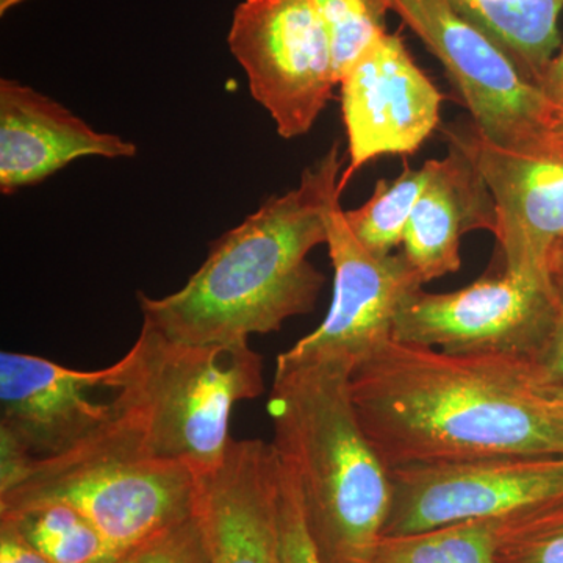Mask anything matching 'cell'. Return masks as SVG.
Instances as JSON below:
<instances>
[{
  "mask_svg": "<svg viewBox=\"0 0 563 563\" xmlns=\"http://www.w3.org/2000/svg\"><path fill=\"white\" fill-rule=\"evenodd\" d=\"M366 439L388 470L563 455V415L528 362L388 340L351 373Z\"/></svg>",
  "mask_w": 563,
  "mask_h": 563,
  "instance_id": "1",
  "label": "cell"
},
{
  "mask_svg": "<svg viewBox=\"0 0 563 563\" xmlns=\"http://www.w3.org/2000/svg\"><path fill=\"white\" fill-rule=\"evenodd\" d=\"M339 141L303 169L298 187L273 196L211 244L209 257L179 291L139 295L143 322L174 342L244 343L312 313L324 276L309 254L328 243V214L340 201Z\"/></svg>",
  "mask_w": 563,
  "mask_h": 563,
  "instance_id": "2",
  "label": "cell"
},
{
  "mask_svg": "<svg viewBox=\"0 0 563 563\" xmlns=\"http://www.w3.org/2000/svg\"><path fill=\"white\" fill-rule=\"evenodd\" d=\"M351 366L277 361L268 413L322 563H373L391 507L390 470L366 439Z\"/></svg>",
  "mask_w": 563,
  "mask_h": 563,
  "instance_id": "3",
  "label": "cell"
},
{
  "mask_svg": "<svg viewBox=\"0 0 563 563\" xmlns=\"http://www.w3.org/2000/svg\"><path fill=\"white\" fill-rule=\"evenodd\" d=\"M107 387L147 453L201 476L228 454L235 404L261 396L265 383L250 342H174L143 322L132 350L109 366Z\"/></svg>",
  "mask_w": 563,
  "mask_h": 563,
  "instance_id": "4",
  "label": "cell"
},
{
  "mask_svg": "<svg viewBox=\"0 0 563 563\" xmlns=\"http://www.w3.org/2000/svg\"><path fill=\"white\" fill-rule=\"evenodd\" d=\"M198 499V474L147 453L120 415L69 453L25 462L0 479V512L66 504L120 555L191 518Z\"/></svg>",
  "mask_w": 563,
  "mask_h": 563,
  "instance_id": "5",
  "label": "cell"
},
{
  "mask_svg": "<svg viewBox=\"0 0 563 563\" xmlns=\"http://www.w3.org/2000/svg\"><path fill=\"white\" fill-rule=\"evenodd\" d=\"M228 41L252 98L272 114L282 139L309 133L339 85L331 40L312 0H244Z\"/></svg>",
  "mask_w": 563,
  "mask_h": 563,
  "instance_id": "6",
  "label": "cell"
},
{
  "mask_svg": "<svg viewBox=\"0 0 563 563\" xmlns=\"http://www.w3.org/2000/svg\"><path fill=\"white\" fill-rule=\"evenodd\" d=\"M554 279L503 269L453 292L415 291L396 314L393 340L453 355L531 363L553 324Z\"/></svg>",
  "mask_w": 563,
  "mask_h": 563,
  "instance_id": "7",
  "label": "cell"
},
{
  "mask_svg": "<svg viewBox=\"0 0 563 563\" xmlns=\"http://www.w3.org/2000/svg\"><path fill=\"white\" fill-rule=\"evenodd\" d=\"M442 63L484 139L498 144L542 140L555 113L542 90L450 0H387Z\"/></svg>",
  "mask_w": 563,
  "mask_h": 563,
  "instance_id": "8",
  "label": "cell"
},
{
  "mask_svg": "<svg viewBox=\"0 0 563 563\" xmlns=\"http://www.w3.org/2000/svg\"><path fill=\"white\" fill-rule=\"evenodd\" d=\"M383 537L531 509L563 498V455L496 457L391 470Z\"/></svg>",
  "mask_w": 563,
  "mask_h": 563,
  "instance_id": "9",
  "label": "cell"
},
{
  "mask_svg": "<svg viewBox=\"0 0 563 563\" xmlns=\"http://www.w3.org/2000/svg\"><path fill=\"white\" fill-rule=\"evenodd\" d=\"M109 368L79 372L36 355L0 354V479L25 462L47 461L80 446L117 418L102 401ZM110 390V388H109Z\"/></svg>",
  "mask_w": 563,
  "mask_h": 563,
  "instance_id": "10",
  "label": "cell"
},
{
  "mask_svg": "<svg viewBox=\"0 0 563 563\" xmlns=\"http://www.w3.org/2000/svg\"><path fill=\"white\" fill-rule=\"evenodd\" d=\"M340 201L328 214V247L333 273V299L320 328L282 352L287 363L342 362L355 366L393 339L402 303L424 282L404 252L377 255L351 232Z\"/></svg>",
  "mask_w": 563,
  "mask_h": 563,
  "instance_id": "11",
  "label": "cell"
},
{
  "mask_svg": "<svg viewBox=\"0 0 563 563\" xmlns=\"http://www.w3.org/2000/svg\"><path fill=\"white\" fill-rule=\"evenodd\" d=\"M483 173L496 203L495 239L504 269L551 280L550 257L563 239V146L548 140L498 144L473 124L444 129Z\"/></svg>",
  "mask_w": 563,
  "mask_h": 563,
  "instance_id": "12",
  "label": "cell"
},
{
  "mask_svg": "<svg viewBox=\"0 0 563 563\" xmlns=\"http://www.w3.org/2000/svg\"><path fill=\"white\" fill-rule=\"evenodd\" d=\"M339 85L350 152L342 192L366 163L415 154L439 128L443 95L396 33H380Z\"/></svg>",
  "mask_w": 563,
  "mask_h": 563,
  "instance_id": "13",
  "label": "cell"
},
{
  "mask_svg": "<svg viewBox=\"0 0 563 563\" xmlns=\"http://www.w3.org/2000/svg\"><path fill=\"white\" fill-rule=\"evenodd\" d=\"M280 461L273 443L232 440L199 477L198 515L211 563H282L277 531Z\"/></svg>",
  "mask_w": 563,
  "mask_h": 563,
  "instance_id": "14",
  "label": "cell"
},
{
  "mask_svg": "<svg viewBox=\"0 0 563 563\" xmlns=\"http://www.w3.org/2000/svg\"><path fill=\"white\" fill-rule=\"evenodd\" d=\"M136 146L96 131L35 88L0 80V191L13 195L81 157L131 158Z\"/></svg>",
  "mask_w": 563,
  "mask_h": 563,
  "instance_id": "15",
  "label": "cell"
},
{
  "mask_svg": "<svg viewBox=\"0 0 563 563\" xmlns=\"http://www.w3.org/2000/svg\"><path fill=\"white\" fill-rule=\"evenodd\" d=\"M448 146V155L432 158L431 179L404 235V255L424 284L461 269L465 233L495 235L498 224L495 199L472 155L451 141Z\"/></svg>",
  "mask_w": 563,
  "mask_h": 563,
  "instance_id": "16",
  "label": "cell"
},
{
  "mask_svg": "<svg viewBox=\"0 0 563 563\" xmlns=\"http://www.w3.org/2000/svg\"><path fill=\"white\" fill-rule=\"evenodd\" d=\"M540 88L561 46L563 0H450Z\"/></svg>",
  "mask_w": 563,
  "mask_h": 563,
  "instance_id": "17",
  "label": "cell"
},
{
  "mask_svg": "<svg viewBox=\"0 0 563 563\" xmlns=\"http://www.w3.org/2000/svg\"><path fill=\"white\" fill-rule=\"evenodd\" d=\"M0 518L52 563H111L120 558L99 529L66 504H36L0 512Z\"/></svg>",
  "mask_w": 563,
  "mask_h": 563,
  "instance_id": "18",
  "label": "cell"
},
{
  "mask_svg": "<svg viewBox=\"0 0 563 563\" xmlns=\"http://www.w3.org/2000/svg\"><path fill=\"white\" fill-rule=\"evenodd\" d=\"M499 517L383 537L373 563H495Z\"/></svg>",
  "mask_w": 563,
  "mask_h": 563,
  "instance_id": "19",
  "label": "cell"
},
{
  "mask_svg": "<svg viewBox=\"0 0 563 563\" xmlns=\"http://www.w3.org/2000/svg\"><path fill=\"white\" fill-rule=\"evenodd\" d=\"M432 161L420 169L404 165L396 179L377 180L372 198L355 210L343 211L351 232L369 252L388 255L401 246L407 224L431 179Z\"/></svg>",
  "mask_w": 563,
  "mask_h": 563,
  "instance_id": "20",
  "label": "cell"
},
{
  "mask_svg": "<svg viewBox=\"0 0 563 563\" xmlns=\"http://www.w3.org/2000/svg\"><path fill=\"white\" fill-rule=\"evenodd\" d=\"M495 563H563V498L499 517Z\"/></svg>",
  "mask_w": 563,
  "mask_h": 563,
  "instance_id": "21",
  "label": "cell"
},
{
  "mask_svg": "<svg viewBox=\"0 0 563 563\" xmlns=\"http://www.w3.org/2000/svg\"><path fill=\"white\" fill-rule=\"evenodd\" d=\"M331 40L336 80H342L352 63L357 60L380 33L387 31V0H312Z\"/></svg>",
  "mask_w": 563,
  "mask_h": 563,
  "instance_id": "22",
  "label": "cell"
},
{
  "mask_svg": "<svg viewBox=\"0 0 563 563\" xmlns=\"http://www.w3.org/2000/svg\"><path fill=\"white\" fill-rule=\"evenodd\" d=\"M111 563H211L201 518L196 512Z\"/></svg>",
  "mask_w": 563,
  "mask_h": 563,
  "instance_id": "23",
  "label": "cell"
},
{
  "mask_svg": "<svg viewBox=\"0 0 563 563\" xmlns=\"http://www.w3.org/2000/svg\"><path fill=\"white\" fill-rule=\"evenodd\" d=\"M277 531L282 563H322L307 529L298 484L290 468L282 461L277 490Z\"/></svg>",
  "mask_w": 563,
  "mask_h": 563,
  "instance_id": "24",
  "label": "cell"
},
{
  "mask_svg": "<svg viewBox=\"0 0 563 563\" xmlns=\"http://www.w3.org/2000/svg\"><path fill=\"white\" fill-rule=\"evenodd\" d=\"M555 310L553 324L544 340L542 350L529 363L533 383L563 385V277L553 276Z\"/></svg>",
  "mask_w": 563,
  "mask_h": 563,
  "instance_id": "25",
  "label": "cell"
},
{
  "mask_svg": "<svg viewBox=\"0 0 563 563\" xmlns=\"http://www.w3.org/2000/svg\"><path fill=\"white\" fill-rule=\"evenodd\" d=\"M0 563H52L18 532L10 521L0 518Z\"/></svg>",
  "mask_w": 563,
  "mask_h": 563,
  "instance_id": "26",
  "label": "cell"
},
{
  "mask_svg": "<svg viewBox=\"0 0 563 563\" xmlns=\"http://www.w3.org/2000/svg\"><path fill=\"white\" fill-rule=\"evenodd\" d=\"M544 98L553 107L555 117H563V46L555 55L543 84L540 85ZM554 117V118H555Z\"/></svg>",
  "mask_w": 563,
  "mask_h": 563,
  "instance_id": "27",
  "label": "cell"
},
{
  "mask_svg": "<svg viewBox=\"0 0 563 563\" xmlns=\"http://www.w3.org/2000/svg\"><path fill=\"white\" fill-rule=\"evenodd\" d=\"M536 390L540 396L563 415V385L536 384Z\"/></svg>",
  "mask_w": 563,
  "mask_h": 563,
  "instance_id": "28",
  "label": "cell"
},
{
  "mask_svg": "<svg viewBox=\"0 0 563 563\" xmlns=\"http://www.w3.org/2000/svg\"><path fill=\"white\" fill-rule=\"evenodd\" d=\"M550 272L553 276L563 277V239L555 244L550 257Z\"/></svg>",
  "mask_w": 563,
  "mask_h": 563,
  "instance_id": "29",
  "label": "cell"
},
{
  "mask_svg": "<svg viewBox=\"0 0 563 563\" xmlns=\"http://www.w3.org/2000/svg\"><path fill=\"white\" fill-rule=\"evenodd\" d=\"M547 139L563 146V117L554 118L550 131L547 133Z\"/></svg>",
  "mask_w": 563,
  "mask_h": 563,
  "instance_id": "30",
  "label": "cell"
},
{
  "mask_svg": "<svg viewBox=\"0 0 563 563\" xmlns=\"http://www.w3.org/2000/svg\"><path fill=\"white\" fill-rule=\"evenodd\" d=\"M22 2H25V0H0V13L5 14L7 11Z\"/></svg>",
  "mask_w": 563,
  "mask_h": 563,
  "instance_id": "31",
  "label": "cell"
}]
</instances>
